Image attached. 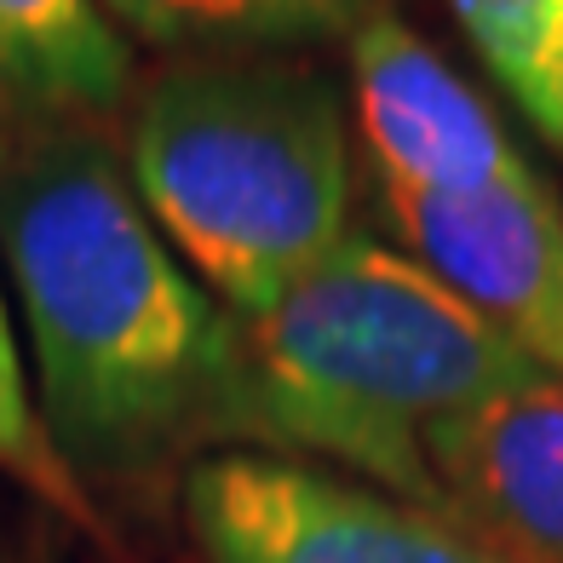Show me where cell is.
<instances>
[{
  "label": "cell",
  "instance_id": "obj_1",
  "mask_svg": "<svg viewBox=\"0 0 563 563\" xmlns=\"http://www.w3.org/2000/svg\"><path fill=\"white\" fill-rule=\"evenodd\" d=\"M0 265L58 460L115 483L219 438L230 311L173 260L92 133H53L0 167Z\"/></svg>",
  "mask_w": 563,
  "mask_h": 563
},
{
  "label": "cell",
  "instance_id": "obj_2",
  "mask_svg": "<svg viewBox=\"0 0 563 563\" xmlns=\"http://www.w3.org/2000/svg\"><path fill=\"white\" fill-rule=\"evenodd\" d=\"M541 374L408 253L351 236L276 305L230 317L219 438L282 460H334L438 511L431 426Z\"/></svg>",
  "mask_w": 563,
  "mask_h": 563
},
{
  "label": "cell",
  "instance_id": "obj_3",
  "mask_svg": "<svg viewBox=\"0 0 563 563\" xmlns=\"http://www.w3.org/2000/svg\"><path fill=\"white\" fill-rule=\"evenodd\" d=\"M126 178L230 317L276 305L351 242L340 92L282 58H185L139 92Z\"/></svg>",
  "mask_w": 563,
  "mask_h": 563
},
{
  "label": "cell",
  "instance_id": "obj_4",
  "mask_svg": "<svg viewBox=\"0 0 563 563\" xmlns=\"http://www.w3.org/2000/svg\"><path fill=\"white\" fill-rule=\"evenodd\" d=\"M185 523L208 563H500L443 511L260 449L201 454Z\"/></svg>",
  "mask_w": 563,
  "mask_h": 563
},
{
  "label": "cell",
  "instance_id": "obj_5",
  "mask_svg": "<svg viewBox=\"0 0 563 563\" xmlns=\"http://www.w3.org/2000/svg\"><path fill=\"white\" fill-rule=\"evenodd\" d=\"M402 253L534 368L563 379V201L534 167L483 190L379 185Z\"/></svg>",
  "mask_w": 563,
  "mask_h": 563
},
{
  "label": "cell",
  "instance_id": "obj_6",
  "mask_svg": "<svg viewBox=\"0 0 563 563\" xmlns=\"http://www.w3.org/2000/svg\"><path fill=\"white\" fill-rule=\"evenodd\" d=\"M438 511L500 563H563V379L483 397L431 426Z\"/></svg>",
  "mask_w": 563,
  "mask_h": 563
},
{
  "label": "cell",
  "instance_id": "obj_7",
  "mask_svg": "<svg viewBox=\"0 0 563 563\" xmlns=\"http://www.w3.org/2000/svg\"><path fill=\"white\" fill-rule=\"evenodd\" d=\"M351 81L379 185L460 196L529 167L495 110L386 7L351 35Z\"/></svg>",
  "mask_w": 563,
  "mask_h": 563
},
{
  "label": "cell",
  "instance_id": "obj_8",
  "mask_svg": "<svg viewBox=\"0 0 563 563\" xmlns=\"http://www.w3.org/2000/svg\"><path fill=\"white\" fill-rule=\"evenodd\" d=\"M0 75L53 110H121L133 46L104 0H0Z\"/></svg>",
  "mask_w": 563,
  "mask_h": 563
},
{
  "label": "cell",
  "instance_id": "obj_9",
  "mask_svg": "<svg viewBox=\"0 0 563 563\" xmlns=\"http://www.w3.org/2000/svg\"><path fill=\"white\" fill-rule=\"evenodd\" d=\"M126 41L190 58H253L265 46L351 41L379 0H104Z\"/></svg>",
  "mask_w": 563,
  "mask_h": 563
},
{
  "label": "cell",
  "instance_id": "obj_10",
  "mask_svg": "<svg viewBox=\"0 0 563 563\" xmlns=\"http://www.w3.org/2000/svg\"><path fill=\"white\" fill-rule=\"evenodd\" d=\"M0 472L12 483H23L41 506H53L64 523H75L81 534H92V541H110L92 489H81V477L58 460L53 438H46V426L35 415V391H30V379H23L18 340H12L7 317H0Z\"/></svg>",
  "mask_w": 563,
  "mask_h": 563
},
{
  "label": "cell",
  "instance_id": "obj_11",
  "mask_svg": "<svg viewBox=\"0 0 563 563\" xmlns=\"http://www.w3.org/2000/svg\"><path fill=\"white\" fill-rule=\"evenodd\" d=\"M477 58L500 75L534 121H552V64H558V0H449Z\"/></svg>",
  "mask_w": 563,
  "mask_h": 563
},
{
  "label": "cell",
  "instance_id": "obj_12",
  "mask_svg": "<svg viewBox=\"0 0 563 563\" xmlns=\"http://www.w3.org/2000/svg\"><path fill=\"white\" fill-rule=\"evenodd\" d=\"M547 133L563 144V0H558V64H552V121Z\"/></svg>",
  "mask_w": 563,
  "mask_h": 563
},
{
  "label": "cell",
  "instance_id": "obj_13",
  "mask_svg": "<svg viewBox=\"0 0 563 563\" xmlns=\"http://www.w3.org/2000/svg\"><path fill=\"white\" fill-rule=\"evenodd\" d=\"M0 167H7V156H0ZM0 317H7V299H0Z\"/></svg>",
  "mask_w": 563,
  "mask_h": 563
}]
</instances>
